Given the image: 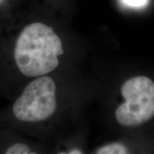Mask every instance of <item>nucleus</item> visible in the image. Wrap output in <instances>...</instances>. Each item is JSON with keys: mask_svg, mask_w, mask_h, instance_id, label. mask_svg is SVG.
I'll return each instance as SVG.
<instances>
[{"mask_svg": "<svg viewBox=\"0 0 154 154\" xmlns=\"http://www.w3.org/2000/svg\"><path fill=\"white\" fill-rule=\"evenodd\" d=\"M17 0H0V18L15 11Z\"/></svg>", "mask_w": 154, "mask_h": 154, "instance_id": "20e7f679", "label": "nucleus"}, {"mask_svg": "<svg viewBox=\"0 0 154 154\" xmlns=\"http://www.w3.org/2000/svg\"><path fill=\"white\" fill-rule=\"evenodd\" d=\"M99 154H124L128 153V150L121 143H111L101 147L96 151Z\"/></svg>", "mask_w": 154, "mask_h": 154, "instance_id": "7ed1b4c3", "label": "nucleus"}, {"mask_svg": "<svg viewBox=\"0 0 154 154\" xmlns=\"http://www.w3.org/2000/svg\"><path fill=\"white\" fill-rule=\"evenodd\" d=\"M57 87L49 75L34 78L2 113L0 128L38 124L49 120L57 109Z\"/></svg>", "mask_w": 154, "mask_h": 154, "instance_id": "f257e3e1", "label": "nucleus"}, {"mask_svg": "<svg viewBox=\"0 0 154 154\" xmlns=\"http://www.w3.org/2000/svg\"><path fill=\"white\" fill-rule=\"evenodd\" d=\"M126 5L132 7H143L148 3V0H122Z\"/></svg>", "mask_w": 154, "mask_h": 154, "instance_id": "39448f33", "label": "nucleus"}, {"mask_svg": "<svg viewBox=\"0 0 154 154\" xmlns=\"http://www.w3.org/2000/svg\"><path fill=\"white\" fill-rule=\"evenodd\" d=\"M126 100L116 110V119L124 126H136L154 116V82L147 76L133 77L123 84Z\"/></svg>", "mask_w": 154, "mask_h": 154, "instance_id": "f03ea898", "label": "nucleus"}]
</instances>
